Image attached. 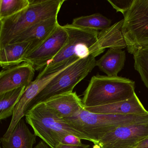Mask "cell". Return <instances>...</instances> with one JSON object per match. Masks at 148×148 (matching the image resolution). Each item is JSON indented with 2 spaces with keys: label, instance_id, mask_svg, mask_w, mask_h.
<instances>
[{
  "label": "cell",
  "instance_id": "12",
  "mask_svg": "<svg viewBox=\"0 0 148 148\" xmlns=\"http://www.w3.org/2000/svg\"><path fill=\"white\" fill-rule=\"evenodd\" d=\"M59 25L58 17L40 21L25 30L9 44L21 42L31 43V53L47 38Z\"/></svg>",
  "mask_w": 148,
  "mask_h": 148
},
{
  "label": "cell",
  "instance_id": "9",
  "mask_svg": "<svg viewBox=\"0 0 148 148\" xmlns=\"http://www.w3.org/2000/svg\"><path fill=\"white\" fill-rule=\"evenodd\" d=\"M148 138V123L121 126L105 136L92 148H135Z\"/></svg>",
  "mask_w": 148,
  "mask_h": 148
},
{
  "label": "cell",
  "instance_id": "26",
  "mask_svg": "<svg viewBox=\"0 0 148 148\" xmlns=\"http://www.w3.org/2000/svg\"><path fill=\"white\" fill-rule=\"evenodd\" d=\"M34 148H51L43 140L40 141L38 143Z\"/></svg>",
  "mask_w": 148,
  "mask_h": 148
},
{
  "label": "cell",
  "instance_id": "8",
  "mask_svg": "<svg viewBox=\"0 0 148 148\" xmlns=\"http://www.w3.org/2000/svg\"><path fill=\"white\" fill-rule=\"evenodd\" d=\"M79 60H71L52 72L41 77H37L35 80L26 87L25 92L14 108L11 123L5 133L2 137L3 138H7L9 137L19 121L25 115L31 103L48 84L58 74Z\"/></svg>",
  "mask_w": 148,
  "mask_h": 148
},
{
  "label": "cell",
  "instance_id": "27",
  "mask_svg": "<svg viewBox=\"0 0 148 148\" xmlns=\"http://www.w3.org/2000/svg\"><path fill=\"white\" fill-rule=\"evenodd\" d=\"M146 146H148V138H145L144 140H143V141H141V142H139V143L137 145L136 148L146 147Z\"/></svg>",
  "mask_w": 148,
  "mask_h": 148
},
{
  "label": "cell",
  "instance_id": "25",
  "mask_svg": "<svg viewBox=\"0 0 148 148\" xmlns=\"http://www.w3.org/2000/svg\"><path fill=\"white\" fill-rule=\"evenodd\" d=\"M90 145L83 144L80 145H70L60 144L56 148H89Z\"/></svg>",
  "mask_w": 148,
  "mask_h": 148
},
{
  "label": "cell",
  "instance_id": "14",
  "mask_svg": "<svg viewBox=\"0 0 148 148\" xmlns=\"http://www.w3.org/2000/svg\"><path fill=\"white\" fill-rule=\"evenodd\" d=\"M123 19L99 33L97 41L90 49L91 54L99 56L106 48L122 50L127 47L122 32Z\"/></svg>",
  "mask_w": 148,
  "mask_h": 148
},
{
  "label": "cell",
  "instance_id": "17",
  "mask_svg": "<svg viewBox=\"0 0 148 148\" xmlns=\"http://www.w3.org/2000/svg\"><path fill=\"white\" fill-rule=\"evenodd\" d=\"M31 44L29 42L8 44L0 48V65L6 69L20 64L30 53Z\"/></svg>",
  "mask_w": 148,
  "mask_h": 148
},
{
  "label": "cell",
  "instance_id": "4",
  "mask_svg": "<svg viewBox=\"0 0 148 148\" xmlns=\"http://www.w3.org/2000/svg\"><path fill=\"white\" fill-rule=\"evenodd\" d=\"M135 82L126 78L97 74L91 79L84 92L85 107H94L121 102L135 94Z\"/></svg>",
  "mask_w": 148,
  "mask_h": 148
},
{
  "label": "cell",
  "instance_id": "7",
  "mask_svg": "<svg viewBox=\"0 0 148 148\" xmlns=\"http://www.w3.org/2000/svg\"><path fill=\"white\" fill-rule=\"evenodd\" d=\"M122 32L129 53L148 45V0H134L124 15Z\"/></svg>",
  "mask_w": 148,
  "mask_h": 148
},
{
  "label": "cell",
  "instance_id": "10",
  "mask_svg": "<svg viewBox=\"0 0 148 148\" xmlns=\"http://www.w3.org/2000/svg\"><path fill=\"white\" fill-rule=\"evenodd\" d=\"M68 38V34L64 26L59 25L40 45L25 57L24 63L31 64L35 71L44 69L60 52Z\"/></svg>",
  "mask_w": 148,
  "mask_h": 148
},
{
  "label": "cell",
  "instance_id": "23",
  "mask_svg": "<svg viewBox=\"0 0 148 148\" xmlns=\"http://www.w3.org/2000/svg\"><path fill=\"white\" fill-rule=\"evenodd\" d=\"M134 0H108L117 12H120L124 15L130 8Z\"/></svg>",
  "mask_w": 148,
  "mask_h": 148
},
{
  "label": "cell",
  "instance_id": "22",
  "mask_svg": "<svg viewBox=\"0 0 148 148\" xmlns=\"http://www.w3.org/2000/svg\"><path fill=\"white\" fill-rule=\"evenodd\" d=\"M133 54L134 68L148 89V45L138 49Z\"/></svg>",
  "mask_w": 148,
  "mask_h": 148
},
{
  "label": "cell",
  "instance_id": "20",
  "mask_svg": "<svg viewBox=\"0 0 148 148\" xmlns=\"http://www.w3.org/2000/svg\"><path fill=\"white\" fill-rule=\"evenodd\" d=\"M112 21L99 13L75 18L72 25L84 29L89 30H103L111 26Z\"/></svg>",
  "mask_w": 148,
  "mask_h": 148
},
{
  "label": "cell",
  "instance_id": "19",
  "mask_svg": "<svg viewBox=\"0 0 148 148\" xmlns=\"http://www.w3.org/2000/svg\"><path fill=\"white\" fill-rule=\"evenodd\" d=\"M26 87H21L0 94V119L13 115L15 106L25 92Z\"/></svg>",
  "mask_w": 148,
  "mask_h": 148
},
{
  "label": "cell",
  "instance_id": "5",
  "mask_svg": "<svg viewBox=\"0 0 148 148\" xmlns=\"http://www.w3.org/2000/svg\"><path fill=\"white\" fill-rule=\"evenodd\" d=\"M64 27L68 35L65 45L38 77L52 72L71 60L85 58L90 55V49L97 41L99 32L80 28L72 24H67Z\"/></svg>",
  "mask_w": 148,
  "mask_h": 148
},
{
  "label": "cell",
  "instance_id": "24",
  "mask_svg": "<svg viewBox=\"0 0 148 148\" xmlns=\"http://www.w3.org/2000/svg\"><path fill=\"white\" fill-rule=\"evenodd\" d=\"M81 138L73 135L66 136L62 139L61 144L70 145H80L83 144Z\"/></svg>",
  "mask_w": 148,
  "mask_h": 148
},
{
  "label": "cell",
  "instance_id": "21",
  "mask_svg": "<svg viewBox=\"0 0 148 148\" xmlns=\"http://www.w3.org/2000/svg\"><path fill=\"white\" fill-rule=\"evenodd\" d=\"M29 5L30 0H0V20L17 14Z\"/></svg>",
  "mask_w": 148,
  "mask_h": 148
},
{
  "label": "cell",
  "instance_id": "1",
  "mask_svg": "<svg viewBox=\"0 0 148 148\" xmlns=\"http://www.w3.org/2000/svg\"><path fill=\"white\" fill-rule=\"evenodd\" d=\"M69 125L85 135L89 141L97 143L105 136L121 126L148 123L146 115H117L90 112L85 109L68 118Z\"/></svg>",
  "mask_w": 148,
  "mask_h": 148
},
{
  "label": "cell",
  "instance_id": "28",
  "mask_svg": "<svg viewBox=\"0 0 148 148\" xmlns=\"http://www.w3.org/2000/svg\"><path fill=\"white\" fill-rule=\"evenodd\" d=\"M148 148V146H146V147H139V148Z\"/></svg>",
  "mask_w": 148,
  "mask_h": 148
},
{
  "label": "cell",
  "instance_id": "18",
  "mask_svg": "<svg viewBox=\"0 0 148 148\" xmlns=\"http://www.w3.org/2000/svg\"><path fill=\"white\" fill-rule=\"evenodd\" d=\"M126 55L121 49L110 48L99 60L96 66L109 77H117L125 65Z\"/></svg>",
  "mask_w": 148,
  "mask_h": 148
},
{
  "label": "cell",
  "instance_id": "2",
  "mask_svg": "<svg viewBox=\"0 0 148 148\" xmlns=\"http://www.w3.org/2000/svg\"><path fill=\"white\" fill-rule=\"evenodd\" d=\"M65 0H30L29 6L17 14L0 20V48L34 25L58 17Z\"/></svg>",
  "mask_w": 148,
  "mask_h": 148
},
{
  "label": "cell",
  "instance_id": "13",
  "mask_svg": "<svg viewBox=\"0 0 148 148\" xmlns=\"http://www.w3.org/2000/svg\"><path fill=\"white\" fill-rule=\"evenodd\" d=\"M44 103L61 119L71 117L85 108L82 100L73 92L54 96Z\"/></svg>",
  "mask_w": 148,
  "mask_h": 148
},
{
  "label": "cell",
  "instance_id": "11",
  "mask_svg": "<svg viewBox=\"0 0 148 148\" xmlns=\"http://www.w3.org/2000/svg\"><path fill=\"white\" fill-rule=\"evenodd\" d=\"M35 70L31 64L24 63L0 73V94L21 87H27L32 82Z\"/></svg>",
  "mask_w": 148,
  "mask_h": 148
},
{
  "label": "cell",
  "instance_id": "16",
  "mask_svg": "<svg viewBox=\"0 0 148 148\" xmlns=\"http://www.w3.org/2000/svg\"><path fill=\"white\" fill-rule=\"evenodd\" d=\"M36 137L22 119L7 138H1V143L2 148H33Z\"/></svg>",
  "mask_w": 148,
  "mask_h": 148
},
{
  "label": "cell",
  "instance_id": "15",
  "mask_svg": "<svg viewBox=\"0 0 148 148\" xmlns=\"http://www.w3.org/2000/svg\"><path fill=\"white\" fill-rule=\"evenodd\" d=\"M90 112L99 114L117 115H146L145 109L136 93L131 98L113 103L94 107H85Z\"/></svg>",
  "mask_w": 148,
  "mask_h": 148
},
{
  "label": "cell",
  "instance_id": "3",
  "mask_svg": "<svg viewBox=\"0 0 148 148\" xmlns=\"http://www.w3.org/2000/svg\"><path fill=\"white\" fill-rule=\"evenodd\" d=\"M26 122L34 133L51 148H56L66 135H73L89 141L88 138L59 117L44 102L38 103L27 112Z\"/></svg>",
  "mask_w": 148,
  "mask_h": 148
},
{
  "label": "cell",
  "instance_id": "6",
  "mask_svg": "<svg viewBox=\"0 0 148 148\" xmlns=\"http://www.w3.org/2000/svg\"><path fill=\"white\" fill-rule=\"evenodd\" d=\"M96 57L91 54L87 58L79 59L58 74L33 100L29 109L54 96L73 92L76 86L96 66Z\"/></svg>",
  "mask_w": 148,
  "mask_h": 148
}]
</instances>
